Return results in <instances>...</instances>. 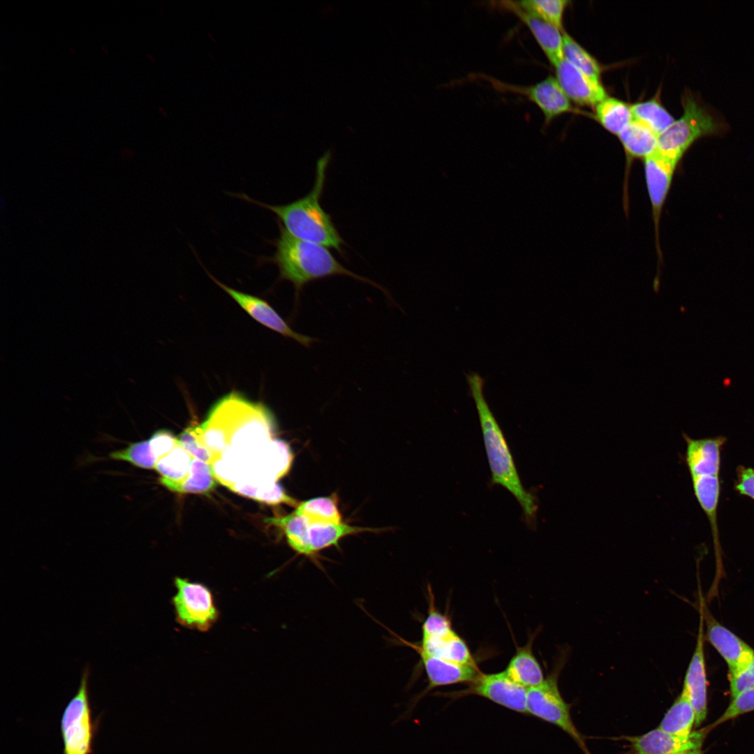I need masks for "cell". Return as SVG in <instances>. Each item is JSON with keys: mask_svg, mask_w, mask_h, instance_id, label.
<instances>
[{"mask_svg": "<svg viewBox=\"0 0 754 754\" xmlns=\"http://www.w3.org/2000/svg\"><path fill=\"white\" fill-rule=\"evenodd\" d=\"M200 424L204 441L214 459L239 467L274 439V423L269 411L235 392L217 401Z\"/></svg>", "mask_w": 754, "mask_h": 754, "instance_id": "6da1fadb", "label": "cell"}, {"mask_svg": "<svg viewBox=\"0 0 754 754\" xmlns=\"http://www.w3.org/2000/svg\"><path fill=\"white\" fill-rule=\"evenodd\" d=\"M331 158V151H326L317 161L316 179L311 191L304 197L288 204L273 205L257 201L245 194L235 195L272 212L276 216L278 223L293 237L334 249L342 254V246L346 243L334 226L330 215L320 205L326 170Z\"/></svg>", "mask_w": 754, "mask_h": 754, "instance_id": "7a4b0ae2", "label": "cell"}, {"mask_svg": "<svg viewBox=\"0 0 754 754\" xmlns=\"http://www.w3.org/2000/svg\"><path fill=\"white\" fill-rule=\"evenodd\" d=\"M466 377L479 417L492 484L510 492L520 505L527 524L534 526L538 510L536 497L522 483L507 441L485 398V381L474 372Z\"/></svg>", "mask_w": 754, "mask_h": 754, "instance_id": "3957f363", "label": "cell"}, {"mask_svg": "<svg viewBox=\"0 0 754 754\" xmlns=\"http://www.w3.org/2000/svg\"><path fill=\"white\" fill-rule=\"evenodd\" d=\"M279 236L274 241L275 252L264 262L275 264L279 271V279L290 282L298 297L307 283L332 276L343 275L370 283L384 289L375 282L357 275L343 266L327 249V247L300 239L288 233L278 223Z\"/></svg>", "mask_w": 754, "mask_h": 754, "instance_id": "277c9868", "label": "cell"}, {"mask_svg": "<svg viewBox=\"0 0 754 754\" xmlns=\"http://www.w3.org/2000/svg\"><path fill=\"white\" fill-rule=\"evenodd\" d=\"M682 105L683 114L658 136L657 147L659 151L677 163L696 140L719 134L727 128L724 121L689 91L683 94Z\"/></svg>", "mask_w": 754, "mask_h": 754, "instance_id": "5b68a950", "label": "cell"}, {"mask_svg": "<svg viewBox=\"0 0 754 754\" xmlns=\"http://www.w3.org/2000/svg\"><path fill=\"white\" fill-rule=\"evenodd\" d=\"M176 589L172 598L175 619L181 626L207 632L219 620L220 612L214 594L205 584L175 577Z\"/></svg>", "mask_w": 754, "mask_h": 754, "instance_id": "8992f818", "label": "cell"}, {"mask_svg": "<svg viewBox=\"0 0 754 754\" xmlns=\"http://www.w3.org/2000/svg\"><path fill=\"white\" fill-rule=\"evenodd\" d=\"M89 666L82 673L79 688L65 707L61 719L63 754H91L96 725L89 702Z\"/></svg>", "mask_w": 754, "mask_h": 754, "instance_id": "52a82bcc", "label": "cell"}, {"mask_svg": "<svg viewBox=\"0 0 754 754\" xmlns=\"http://www.w3.org/2000/svg\"><path fill=\"white\" fill-rule=\"evenodd\" d=\"M558 669L540 684L527 688V714L554 724L581 746L583 741L570 713V707L563 699L557 683Z\"/></svg>", "mask_w": 754, "mask_h": 754, "instance_id": "ba28073f", "label": "cell"}, {"mask_svg": "<svg viewBox=\"0 0 754 754\" xmlns=\"http://www.w3.org/2000/svg\"><path fill=\"white\" fill-rule=\"evenodd\" d=\"M478 695L517 713L527 714V688L513 681L505 672H480L466 689L446 693L450 697Z\"/></svg>", "mask_w": 754, "mask_h": 754, "instance_id": "9c48e42d", "label": "cell"}, {"mask_svg": "<svg viewBox=\"0 0 754 754\" xmlns=\"http://www.w3.org/2000/svg\"><path fill=\"white\" fill-rule=\"evenodd\" d=\"M700 612L706 625L704 638L714 647L728 667L729 676L746 666L754 656V650L746 642L720 624L701 602Z\"/></svg>", "mask_w": 754, "mask_h": 754, "instance_id": "30bf717a", "label": "cell"}, {"mask_svg": "<svg viewBox=\"0 0 754 754\" xmlns=\"http://www.w3.org/2000/svg\"><path fill=\"white\" fill-rule=\"evenodd\" d=\"M424 668L428 685L427 688L413 698L399 720L408 718L417 703L431 690L443 686L471 683L481 672L477 666L457 664L424 652L417 651Z\"/></svg>", "mask_w": 754, "mask_h": 754, "instance_id": "8fae6325", "label": "cell"}, {"mask_svg": "<svg viewBox=\"0 0 754 754\" xmlns=\"http://www.w3.org/2000/svg\"><path fill=\"white\" fill-rule=\"evenodd\" d=\"M677 163L658 149L644 159V174L652 206L656 246L659 256L660 250L658 246V230L660 214Z\"/></svg>", "mask_w": 754, "mask_h": 754, "instance_id": "7c38bea8", "label": "cell"}, {"mask_svg": "<svg viewBox=\"0 0 754 754\" xmlns=\"http://www.w3.org/2000/svg\"><path fill=\"white\" fill-rule=\"evenodd\" d=\"M206 272L216 284L228 293L254 320L263 325L284 337L293 339L306 347H309L314 341L313 338L293 331L265 300L229 287L214 278L207 271Z\"/></svg>", "mask_w": 754, "mask_h": 754, "instance_id": "4fadbf2b", "label": "cell"}, {"mask_svg": "<svg viewBox=\"0 0 754 754\" xmlns=\"http://www.w3.org/2000/svg\"><path fill=\"white\" fill-rule=\"evenodd\" d=\"M710 726L692 732L686 736H679L654 729L638 737H629L634 754H679L682 752L702 748Z\"/></svg>", "mask_w": 754, "mask_h": 754, "instance_id": "5bb4252c", "label": "cell"}, {"mask_svg": "<svg viewBox=\"0 0 754 754\" xmlns=\"http://www.w3.org/2000/svg\"><path fill=\"white\" fill-rule=\"evenodd\" d=\"M704 641V618L700 612L696 645L686 670L682 689L688 695L695 711V725L697 727L702 723L707 714V681Z\"/></svg>", "mask_w": 754, "mask_h": 754, "instance_id": "9a60e30c", "label": "cell"}, {"mask_svg": "<svg viewBox=\"0 0 754 754\" xmlns=\"http://www.w3.org/2000/svg\"><path fill=\"white\" fill-rule=\"evenodd\" d=\"M554 68L556 79L570 101L579 105L596 106L607 97L600 81L589 77L564 58Z\"/></svg>", "mask_w": 754, "mask_h": 754, "instance_id": "2e32d148", "label": "cell"}, {"mask_svg": "<svg viewBox=\"0 0 754 754\" xmlns=\"http://www.w3.org/2000/svg\"><path fill=\"white\" fill-rule=\"evenodd\" d=\"M501 6L515 15L526 26L549 62L554 67L563 59V31L525 10L517 1H503Z\"/></svg>", "mask_w": 754, "mask_h": 754, "instance_id": "e0dca14e", "label": "cell"}, {"mask_svg": "<svg viewBox=\"0 0 754 754\" xmlns=\"http://www.w3.org/2000/svg\"><path fill=\"white\" fill-rule=\"evenodd\" d=\"M387 630L400 643L416 652H424L457 664L477 666L468 645L454 630L444 636L422 637L417 644L406 640L388 628Z\"/></svg>", "mask_w": 754, "mask_h": 754, "instance_id": "ac0fdd59", "label": "cell"}, {"mask_svg": "<svg viewBox=\"0 0 754 754\" xmlns=\"http://www.w3.org/2000/svg\"><path fill=\"white\" fill-rule=\"evenodd\" d=\"M686 443V462L690 475L720 474L721 450L726 437L695 439L683 434Z\"/></svg>", "mask_w": 754, "mask_h": 754, "instance_id": "d6986e66", "label": "cell"}, {"mask_svg": "<svg viewBox=\"0 0 754 754\" xmlns=\"http://www.w3.org/2000/svg\"><path fill=\"white\" fill-rule=\"evenodd\" d=\"M690 477L695 496L709 522L717 561H720L717 524V511L720 494V474L695 475Z\"/></svg>", "mask_w": 754, "mask_h": 754, "instance_id": "ffe728a7", "label": "cell"}, {"mask_svg": "<svg viewBox=\"0 0 754 754\" xmlns=\"http://www.w3.org/2000/svg\"><path fill=\"white\" fill-rule=\"evenodd\" d=\"M533 637L526 645L518 647L505 671L515 682L529 688L545 680L542 670L532 651Z\"/></svg>", "mask_w": 754, "mask_h": 754, "instance_id": "44dd1931", "label": "cell"}, {"mask_svg": "<svg viewBox=\"0 0 754 754\" xmlns=\"http://www.w3.org/2000/svg\"><path fill=\"white\" fill-rule=\"evenodd\" d=\"M193 458L177 440L174 448L160 459L155 466L154 469L160 475L159 481L161 485L175 491L188 478Z\"/></svg>", "mask_w": 754, "mask_h": 754, "instance_id": "7402d4cb", "label": "cell"}, {"mask_svg": "<svg viewBox=\"0 0 754 754\" xmlns=\"http://www.w3.org/2000/svg\"><path fill=\"white\" fill-rule=\"evenodd\" d=\"M379 529L350 526L341 523H314L309 526V535L311 549L317 560L318 553L331 546H338L343 538L365 531L375 532Z\"/></svg>", "mask_w": 754, "mask_h": 754, "instance_id": "603a6c76", "label": "cell"}, {"mask_svg": "<svg viewBox=\"0 0 754 754\" xmlns=\"http://www.w3.org/2000/svg\"><path fill=\"white\" fill-rule=\"evenodd\" d=\"M630 159L645 158L658 147V135L641 122L633 119L619 135Z\"/></svg>", "mask_w": 754, "mask_h": 754, "instance_id": "cb8c5ba5", "label": "cell"}, {"mask_svg": "<svg viewBox=\"0 0 754 754\" xmlns=\"http://www.w3.org/2000/svg\"><path fill=\"white\" fill-rule=\"evenodd\" d=\"M265 521L283 530L289 546L296 553L314 561L309 542L310 524L304 516L293 512L285 516L268 518Z\"/></svg>", "mask_w": 754, "mask_h": 754, "instance_id": "d4e9b609", "label": "cell"}, {"mask_svg": "<svg viewBox=\"0 0 754 754\" xmlns=\"http://www.w3.org/2000/svg\"><path fill=\"white\" fill-rule=\"evenodd\" d=\"M695 722V711L688 695L682 690L658 728L670 734L686 736L692 732Z\"/></svg>", "mask_w": 754, "mask_h": 754, "instance_id": "484cf974", "label": "cell"}, {"mask_svg": "<svg viewBox=\"0 0 754 754\" xmlns=\"http://www.w3.org/2000/svg\"><path fill=\"white\" fill-rule=\"evenodd\" d=\"M596 118L602 126L619 135L633 120L631 105L613 97H606L596 105Z\"/></svg>", "mask_w": 754, "mask_h": 754, "instance_id": "4316f807", "label": "cell"}, {"mask_svg": "<svg viewBox=\"0 0 754 754\" xmlns=\"http://www.w3.org/2000/svg\"><path fill=\"white\" fill-rule=\"evenodd\" d=\"M631 111L633 119L644 124L658 136L675 121L656 98L633 104Z\"/></svg>", "mask_w": 754, "mask_h": 754, "instance_id": "83f0119b", "label": "cell"}, {"mask_svg": "<svg viewBox=\"0 0 754 754\" xmlns=\"http://www.w3.org/2000/svg\"><path fill=\"white\" fill-rule=\"evenodd\" d=\"M294 512L304 516L310 524L341 522V515L335 495L303 501L298 504Z\"/></svg>", "mask_w": 754, "mask_h": 754, "instance_id": "f1b7e54d", "label": "cell"}, {"mask_svg": "<svg viewBox=\"0 0 754 754\" xmlns=\"http://www.w3.org/2000/svg\"><path fill=\"white\" fill-rule=\"evenodd\" d=\"M228 488L241 496L269 505L283 503L297 508L299 504L297 501L288 495L277 482L259 486L236 482L230 485Z\"/></svg>", "mask_w": 754, "mask_h": 754, "instance_id": "f546056e", "label": "cell"}, {"mask_svg": "<svg viewBox=\"0 0 754 754\" xmlns=\"http://www.w3.org/2000/svg\"><path fill=\"white\" fill-rule=\"evenodd\" d=\"M563 58L589 77L600 81L602 72L598 61L566 31L563 33Z\"/></svg>", "mask_w": 754, "mask_h": 754, "instance_id": "4dcf8cb0", "label": "cell"}, {"mask_svg": "<svg viewBox=\"0 0 754 754\" xmlns=\"http://www.w3.org/2000/svg\"><path fill=\"white\" fill-rule=\"evenodd\" d=\"M216 486L209 464L193 458L188 478L180 484L175 492L184 494H207Z\"/></svg>", "mask_w": 754, "mask_h": 754, "instance_id": "1f68e13d", "label": "cell"}, {"mask_svg": "<svg viewBox=\"0 0 754 754\" xmlns=\"http://www.w3.org/2000/svg\"><path fill=\"white\" fill-rule=\"evenodd\" d=\"M525 10L563 31V15L570 1L567 0H524L517 1Z\"/></svg>", "mask_w": 754, "mask_h": 754, "instance_id": "d6a6232c", "label": "cell"}, {"mask_svg": "<svg viewBox=\"0 0 754 754\" xmlns=\"http://www.w3.org/2000/svg\"><path fill=\"white\" fill-rule=\"evenodd\" d=\"M108 456L110 459L126 461L143 469H154L157 463L149 439L131 443L123 449L111 452Z\"/></svg>", "mask_w": 754, "mask_h": 754, "instance_id": "836d02e7", "label": "cell"}, {"mask_svg": "<svg viewBox=\"0 0 754 754\" xmlns=\"http://www.w3.org/2000/svg\"><path fill=\"white\" fill-rule=\"evenodd\" d=\"M179 444L194 458L211 464L214 456L204 441L201 424L186 428L177 437Z\"/></svg>", "mask_w": 754, "mask_h": 754, "instance_id": "e575fe53", "label": "cell"}, {"mask_svg": "<svg viewBox=\"0 0 754 754\" xmlns=\"http://www.w3.org/2000/svg\"><path fill=\"white\" fill-rule=\"evenodd\" d=\"M753 710L754 687L747 689L733 697L724 713L710 727H714Z\"/></svg>", "mask_w": 754, "mask_h": 754, "instance_id": "d590c367", "label": "cell"}, {"mask_svg": "<svg viewBox=\"0 0 754 754\" xmlns=\"http://www.w3.org/2000/svg\"><path fill=\"white\" fill-rule=\"evenodd\" d=\"M149 441L151 451L158 462L174 448L177 443V438L170 431L159 429L151 436Z\"/></svg>", "mask_w": 754, "mask_h": 754, "instance_id": "8d00e7d4", "label": "cell"}, {"mask_svg": "<svg viewBox=\"0 0 754 754\" xmlns=\"http://www.w3.org/2000/svg\"><path fill=\"white\" fill-rule=\"evenodd\" d=\"M732 697L754 687V656L750 663L737 673L729 676Z\"/></svg>", "mask_w": 754, "mask_h": 754, "instance_id": "74e56055", "label": "cell"}, {"mask_svg": "<svg viewBox=\"0 0 754 754\" xmlns=\"http://www.w3.org/2000/svg\"><path fill=\"white\" fill-rule=\"evenodd\" d=\"M734 488L740 494L754 500V468L739 466L737 469Z\"/></svg>", "mask_w": 754, "mask_h": 754, "instance_id": "f35d334b", "label": "cell"}, {"mask_svg": "<svg viewBox=\"0 0 754 754\" xmlns=\"http://www.w3.org/2000/svg\"><path fill=\"white\" fill-rule=\"evenodd\" d=\"M679 754H702V751H701V748H694V749H690V750L682 752V753H681Z\"/></svg>", "mask_w": 754, "mask_h": 754, "instance_id": "ab89813d", "label": "cell"}, {"mask_svg": "<svg viewBox=\"0 0 754 754\" xmlns=\"http://www.w3.org/2000/svg\"><path fill=\"white\" fill-rule=\"evenodd\" d=\"M586 754H590V753L589 752H586Z\"/></svg>", "mask_w": 754, "mask_h": 754, "instance_id": "60d3db41", "label": "cell"}]
</instances>
